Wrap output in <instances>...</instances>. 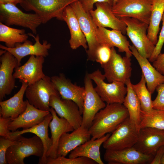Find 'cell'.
<instances>
[{
	"label": "cell",
	"instance_id": "cell-7",
	"mask_svg": "<svg viewBox=\"0 0 164 164\" xmlns=\"http://www.w3.org/2000/svg\"><path fill=\"white\" fill-rule=\"evenodd\" d=\"M139 129L129 119L121 123L103 143L105 149L117 150L133 147L136 142Z\"/></svg>",
	"mask_w": 164,
	"mask_h": 164
},
{
	"label": "cell",
	"instance_id": "cell-11",
	"mask_svg": "<svg viewBox=\"0 0 164 164\" xmlns=\"http://www.w3.org/2000/svg\"><path fill=\"white\" fill-rule=\"evenodd\" d=\"M111 55L108 62L101 66L105 78L109 83L118 82L125 84L131 76L132 68L130 57H122L114 48H111Z\"/></svg>",
	"mask_w": 164,
	"mask_h": 164
},
{
	"label": "cell",
	"instance_id": "cell-28",
	"mask_svg": "<svg viewBox=\"0 0 164 164\" xmlns=\"http://www.w3.org/2000/svg\"><path fill=\"white\" fill-rule=\"evenodd\" d=\"M49 111L52 116L49 125L52 145L46 157L55 158L57 157V148L60 138L64 133L72 132L74 129L66 119L59 117L53 108L50 107Z\"/></svg>",
	"mask_w": 164,
	"mask_h": 164
},
{
	"label": "cell",
	"instance_id": "cell-43",
	"mask_svg": "<svg viewBox=\"0 0 164 164\" xmlns=\"http://www.w3.org/2000/svg\"><path fill=\"white\" fill-rule=\"evenodd\" d=\"M164 153V145H163L157 150L150 164H161V161Z\"/></svg>",
	"mask_w": 164,
	"mask_h": 164
},
{
	"label": "cell",
	"instance_id": "cell-47",
	"mask_svg": "<svg viewBox=\"0 0 164 164\" xmlns=\"http://www.w3.org/2000/svg\"><path fill=\"white\" fill-rule=\"evenodd\" d=\"M114 0V4L113 5L115 4V3H116V2H117V1L118 0Z\"/></svg>",
	"mask_w": 164,
	"mask_h": 164
},
{
	"label": "cell",
	"instance_id": "cell-41",
	"mask_svg": "<svg viewBox=\"0 0 164 164\" xmlns=\"http://www.w3.org/2000/svg\"><path fill=\"white\" fill-rule=\"evenodd\" d=\"M80 1L84 9L88 13L93 9L94 4L97 3H107L112 6L114 4L113 0H80Z\"/></svg>",
	"mask_w": 164,
	"mask_h": 164
},
{
	"label": "cell",
	"instance_id": "cell-9",
	"mask_svg": "<svg viewBox=\"0 0 164 164\" xmlns=\"http://www.w3.org/2000/svg\"><path fill=\"white\" fill-rule=\"evenodd\" d=\"M152 2V0H118L112 10L119 18H133L149 25Z\"/></svg>",
	"mask_w": 164,
	"mask_h": 164
},
{
	"label": "cell",
	"instance_id": "cell-27",
	"mask_svg": "<svg viewBox=\"0 0 164 164\" xmlns=\"http://www.w3.org/2000/svg\"><path fill=\"white\" fill-rule=\"evenodd\" d=\"M130 48L132 55L136 59L141 69L147 88L152 94L157 86L164 83V75L150 64L148 59L141 56L133 45L131 46Z\"/></svg>",
	"mask_w": 164,
	"mask_h": 164
},
{
	"label": "cell",
	"instance_id": "cell-21",
	"mask_svg": "<svg viewBox=\"0 0 164 164\" xmlns=\"http://www.w3.org/2000/svg\"><path fill=\"white\" fill-rule=\"evenodd\" d=\"M91 137L89 129L82 125L70 133H64L59 141L57 157H65L75 148L90 140Z\"/></svg>",
	"mask_w": 164,
	"mask_h": 164
},
{
	"label": "cell",
	"instance_id": "cell-5",
	"mask_svg": "<svg viewBox=\"0 0 164 164\" xmlns=\"http://www.w3.org/2000/svg\"><path fill=\"white\" fill-rule=\"evenodd\" d=\"M0 22L8 26L14 25L29 29L35 34L42 23L36 14L24 12L16 5L9 3L0 4Z\"/></svg>",
	"mask_w": 164,
	"mask_h": 164
},
{
	"label": "cell",
	"instance_id": "cell-16",
	"mask_svg": "<svg viewBox=\"0 0 164 164\" xmlns=\"http://www.w3.org/2000/svg\"><path fill=\"white\" fill-rule=\"evenodd\" d=\"M163 145L164 130L145 127L139 129L137 140L133 147L143 154L154 156Z\"/></svg>",
	"mask_w": 164,
	"mask_h": 164
},
{
	"label": "cell",
	"instance_id": "cell-44",
	"mask_svg": "<svg viewBox=\"0 0 164 164\" xmlns=\"http://www.w3.org/2000/svg\"><path fill=\"white\" fill-rule=\"evenodd\" d=\"M22 0H0V4L11 3L16 5L20 4Z\"/></svg>",
	"mask_w": 164,
	"mask_h": 164
},
{
	"label": "cell",
	"instance_id": "cell-17",
	"mask_svg": "<svg viewBox=\"0 0 164 164\" xmlns=\"http://www.w3.org/2000/svg\"><path fill=\"white\" fill-rule=\"evenodd\" d=\"M60 118L66 119L76 129L81 126L82 115L79 107L71 100L63 99L60 96L52 95L49 103Z\"/></svg>",
	"mask_w": 164,
	"mask_h": 164
},
{
	"label": "cell",
	"instance_id": "cell-2",
	"mask_svg": "<svg viewBox=\"0 0 164 164\" xmlns=\"http://www.w3.org/2000/svg\"><path fill=\"white\" fill-rule=\"evenodd\" d=\"M43 149L42 141L37 135L27 138L19 135L8 149L6 159L9 164H24V159L27 157L34 155L41 158Z\"/></svg>",
	"mask_w": 164,
	"mask_h": 164
},
{
	"label": "cell",
	"instance_id": "cell-30",
	"mask_svg": "<svg viewBox=\"0 0 164 164\" xmlns=\"http://www.w3.org/2000/svg\"><path fill=\"white\" fill-rule=\"evenodd\" d=\"M164 12V0H152L150 20L147 36L155 45L158 41L159 26Z\"/></svg>",
	"mask_w": 164,
	"mask_h": 164
},
{
	"label": "cell",
	"instance_id": "cell-36",
	"mask_svg": "<svg viewBox=\"0 0 164 164\" xmlns=\"http://www.w3.org/2000/svg\"><path fill=\"white\" fill-rule=\"evenodd\" d=\"M111 55V48L103 44H100L97 49L95 54V61L101 66L108 63Z\"/></svg>",
	"mask_w": 164,
	"mask_h": 164
},
{
	"label": "cell",
	"instance_id": "cell-25",
	"mask_svg": "<svg viewBox=\"0 0 164 164\" xmlns=\"http://www.w3.org/2000/svg\"><path fill=\"white\" fill-rule=\"evenodd\" d=\"M20 81L22 84L18 92L9 99L0 101V116L10 118L13 120L25 110L28 101H23V98L28 85L27 83L24 81Z\"/></svg>",
	"mask_w": 164,
	"mask_h": 164
},
{
	"label": "cell",
	"instance_id": "cell-10",
	"mask_svg": "<svg viewBox=\"0 0 164 164\" xmlns=\"http://www.w3.org/2000/svg\"><path fill=\"white\" fill-rule=\"evenodd\" d=\"M89 76L96 84V91L104 102L107 104L123 103L127 90L125 84L118 82L106 83L104 74L99 69L89 73Z\"/></svg>",
	"mask_w": 164,
	"mask_h": 164
},
{
	"label": "cell",
	"instance_id": "cell-37",
	"mask_svg": "<svg viewBox=\"0 0 164 164\" xmlns=\"http://www.w3.org/2000/svg\"><path fill=\"white\" fill-rule=\"evenodd\" d=\"M162 26L158 37V41L155 45V49L150 57L148 59L149 62H153L158 56L161 53V51L164 43V12L162 20Z\"/></svg>",
	"mask_w": 164,
	"mask_h": 164
},
{
	"label": "cell",
	"instance_id": "cell-8",
	"mask_svg": "<svg viewBox=\"0 0 164 164\" xmlns=\"http://www.w3.org/2000/svg\"><path fill=\"white\" fill-rule=\"evenodd\" d=\"M70 5L76 15L87 41L88 47L86 51L87 60L94 61L96 50L100 44L97 36V27L93 22L90 13L84 9L80 1L73 2Z\"/></svg>",
	"mask_w": 164,
	"mask_h": 164
},
{
	"label": "cell",
	"instance_id": "cell-22",
	"mask_svg": "<svg viewBox=\"0 0 164 164\" xmlns=\"http://www.w3.org/2000/svg\"><path fill=\"white\" fill-rule=\"evenodd\" d=\"M50 113V111L36 108L28 101L25 110L17 117L11 120L9 129L15 132L19 128L26 129L31 128L42 122Z\"/></svg>",
	"mask_w": 164,
	"mask_h": 164
},
{
	"label": "cell",
	"instance_id": "cell-13",
	"mask_svg": "<svg viewBox=\"0 0 164 164\" xmlns=\"http://www.w3.org/2000/svg\"><path fill=\"white\" fill-rule=\"evenodd\" d=\"M34 38L35 43H32L29 40H27L22 43H16L14 47L10 48L0 45V48L9 51L13 55L18 61V67L21 65L22 59L29 55L42 56L46 57L49 55V50L51 47V44L46 40H44L41 43L39 41V37L38 34L36 36L31 33H29Z\"/></svg>",
	"mask_w": 164,
	"mask_h": 164
},
{
	"label": "cell",
	"instance_id": "cell-39",
	"mask_svg": "<svg viewBox=\"0 0 164 164\" xmlns=\"http://www.w3.org/2000/svg\"><path fill=\"white\" fill-rule=\"evenodd\" d=\"M157 94L152 101L153 109L164 110V83L157 86L156 88Z\"/></svg>",
	"mask_w": 164,
	"mask_h": 164
},
{
	"label": "cell",
	"instance_id": "cell-1",
	"mask_svg": "<svg viewBox=\"0 0 164 164\" xmlns=\"http://www.w3.org/2000/svg\"><path fill=\"white\" fill-rule=\"evenodd\" d=\"M128 117V111L123 104H107L96 114L89 128L91 139L100 138L112 133Z\"/></svg>",
	"mask_w": 164,
	"mask_h": 164
},
{
	"label": "cell",
	"instance_id": "cell-45",
	"mask_svg": "<svg viewBox=\"0 0 164 164\" xmlns=\"http://www.w3.org/2000/svg\"><path fill=\"white\" fill-rule=\"evenodd\" d=\"M6 51H7L6 50L1 49V50H0V56L3 55L4 53H5Z\"/></svg>",
	"mask_w": 164,
	"mask_h": 164
},
{
	"label": "cell",
	"instance_id": "cell-46",
	"mask_svg": "<svg viewBox=\"0 0 164 164\" xmlns=\"http://www.w3.org/2000/svg\"><path fill=\"white\" fill-rule=\"evenodd\" d=\"M161 164H164V153L161 159Z\"/></svg>",
	"mask_w": 164,
	"mask_h": 164
},
{
	"label": "cell",
	"instance_id": "cell-4",
	"mask_svg": "<svg viewBox=\"0 0 164 164\" xmlns=\"http://www.w3.org/2000/svg\"><path fill=\"white\" fill-rule=\"evenodd\" d=\"M120 18L126 26V34L133 45L141 56L149 59L155 47L147 36L149 25L133 18Z\"/></svg>",
	"mask_w": 164,
	"mask_h": 164
},
{
	"label": "cell",
	"instance_id": "cell-15",
	"mask_svg": "<svg viewBox=\"0 0 164 164\" xmlns=\"http://www.w3.org/2000/svg\"><path fill=\"white\" fill-rule=\"evenodd\" d=\"M154 156L145 155L133 147L117 150L106 149L104 159L108 164L150 163Z\"/></svg>",
	"mask_w": 164,
	"mask_h": 164
},
{
	"label": "cell",
	"instance_id": "cell-35",
	"mask_svg": "<svg viewBox=\"0 0 164 164\" xmlns=\"http://www.w3.org/2000/svg\"><path fill=\"white\" fill-rule=\"evenodd\" d=\"M94 160L84 157L66 158L60 156L55 158L47 157L46 164H97Z\"/></svg>",
	"mask_w": 164,
	"mask_h": 164
},
{
	"label": "cell",
	"instance_id": "cell-6",
	"mask_svg": "<svg viewBox=\"0 0 164 164\" xmlns=\"http://www.w3.org/2000/svg\"><path fill=\"white\" fill-rule=\"evenodd\" d=\"M29 102L40 110L49 111V103L52 95L60 96L52 82L51 77L46 76L35 83L28 85L25 92Z\"/></svg>",
	"mask_w": 164,
	"mask_h": 164
},
{
	"label": "cell",
	"instance_id": "cell-32",
	"mask_svg": "<svg viewBox=\"0 0 164 164\" xmlns=\"http://www.w3.org/2000/svg\"><path fill=\"white\" fill-rule=\"evenodd\" d=\"M28 38L25 29L11 28L0 22V41L5 43L6 47L14 48L16 43H23Z\"/></svg>",
	"mask_w": 164,
	"mask_h": 164
},
{
	"label": "cell",
	"instance_id": "cell-31",
	"mask_svg": "<svg viewBox=\"0 0 164 164\" xmlns=\"http://www.w3.org/2000/svg\"><path fill=\"white\" fill-rule=\"evenodd\" d=\"M125 84L127 90L123 104L128 111L130 121L139 129L141 111L140 102L132 89L130 79Z\"/></svg>",
	"mask_w": 164,
	"mask_h": 164
},
{
	"label": "cell",
	"instance_id": "cell-19",
	"mask_svg": "<svg viewBox=\"0 0 164 164\" xmlns=\"http://www.w3.org/2000/svg\"><path fill=\"white\" fill-rule=\"evenodd\" d=\"M52 82L59 93L61 98L73 101L78 105L82 115L84 87L73 84L63 73L51 77Z\"/></svg>",
	"mask_w": 164,
	"mask_h": 164
},
{
	"label": "cell",
	"instance_id": "cell-40",
	"mask_svg": "<svg viewBox=\"0 0 164 164\" xmlns=\"http://www.w3.org/2000/svg\"><path fill=\"white\" fill-rule=\"evenodd\" d=\"M12 120L10 118L0 117V135L6 138H14L10 136L11 132L9 129V125Z\"/></svg>",
	"mask_w": 164,
	"mask_h": 164
},
{
	"label": "cell",
	"instance_id": "cell-24",
	"mask_svg": "<svg viewBox=\"0 0 164 164\" xmlns=\"http://www.w3.org/2000/svg\"><path fill=\"white\" fill-rule=\"evenodd\" d=\"M62 17L63 21L66 23L70 30V37L69 43L70 48L73 50H76L81 46L87 51L88 47L86 38L70 5L65 8Z\"/></svg>",
	"mask_w": 164,
	"mask_h": 164
},
{
	"label": "cell",
	"instance_id": "cell-3",
	"mask_svg": "<svg viewBox=\"0 0 164 164\" xmlns=\"http://www.w3.org/2000/svg\"><path fill=\"white\" fill-rule=\"evenodd\" d=\"M80 0H22L21 6L26 11H33L40 18L42 23L45 24L56 18L63 21L62 14L65 8Z\"/></svg>",
	"mask_w": 164,
	"mask_h": 164
},
{
	"label": "cell",
	"instance_id": "cell-18",
	"mask_svg": "<svg viewBox=\"0 0 164 164\" xmlns=\"http://www.w3.org/2000/svg\"><path fill=\"white\" fill-rule=\"evenodd\" d=\"M0 101H1L6 95L11 94L15 87V79L13 72L14 69L18 67V61L13 55L7 51L0 56Z\"/></svg>",
	"mask_w": 164,
	"mask_h": 164
},
{
	"label": "cell",
	"instance_id": "cell-12",
	"mask_svg": "<svg viewBox=\"0 0 164 164\" xmlns=\"http://www.w3.org/2000/svg\"><path fill=\"white\" fill-rule=\"evenodd\" d=\"M92 81L89 73L86 72L84 80L85 91L81 125L88 129L96 114L106 105L93 87Z\"/></svg>",
	"mask_w": 164,
	"mask_h": 164
},
{
	"label": "cell",
	"instance_id": "cell-14",
	"mask_svg": "<svg viewBox=\"0 0 164 164\" xmlns=\"http://www.w3.org/2000/svg\"><path fill=\"white\" fill-rule=\"evenodd\" d=\"M96 9L89 13L97 27H108L119 30L124 34L126 33V26L121 19L113 13L112 6L108 3L98 2L95 4Z\"/></svg>",
	"mask_w": 164,
	"mask_h": 164
},
{
	"label": "cell",
	"instance_id": "cell-23",
	"mask_svg": "<svg viewBox=\"0 0 164 164\" xmlns=\"http://www.w3.org/2000/svg\"><path fill=\"white\" fill-rule=\"evenodd\" d=\"M97 36L100 44L106 45L111 48L116 47L120 52H125V56L131 57L132 56L131 46L126 37L119 30H110L104 27H97Z\"/></svg>",
	"mask_w": 164,
	"mask_h": 164
},
{
	"label": "cell",
	"instance_id": "cell-42",
	"mask_svg": "<svg viewBox=\"0 0 164 164\" xmlns=\"http://www.w3.org/2000/svg\"><path fill=\"white\" fill-rule=\"evenodd\" d=\"M153 66L161 74L164 75V53H160L153 62Z\"/></svg>",
	"mask_w": 164,
	"mask_h": 164
},
{
	"label": "cell",
	"instance_id": "cell-38",
	"mask_svg": "<svg viewBox=\"0 0 164 164\" xmlns=\"http://www.w3.org/2000/svg\"><path fill=\"white\" fill-rule=\"evenodd\" d=\"M16 137L8 138L1 137L0 138V164H7L5 155L9 148L12 144Z\"/></svg>",
	"mask_w": 164,
	"mask_h": 164
},
{
	"label": "cell",
	"instance_id": "cell-26",
	"mask_svg": "<svg viewBox=\"0 0 164 164\" xmlns=\"http://www.w3.org/2000/svg\"><path fill=\"white\" fill-rule=\"evenodd\" d=\"M52 119V115L50 113L39 124L27 129H23L20 131L12 132L10 133V136L12 138L25 133H31L35 134L40 138L43 145L44 150L43 155L40 158L38 164H46V155L52 145V140L49 137L48 133V127Z\"/></svg>",
	"mask_w": 164,
	"mask_h": 164
},
{
	"label": "cell",
	"instance_id": "cell-20",
	"mask_svg": "<svg viewBox=\"0 0 164 164\" xmlns=\"http://www.w3.org/2000/svg\"><path fill=\"white\" fill-rule=\"evenodd\" d=\"M44 57L31 55L23 65L15 69L13 76L15 79L27 83L28 85L33 84L46 75L43 70Z\"/></svg>",
	"mask_w": 164,
	"mask_h": 164
},
{
	"label": "cell",
	"instance_id": "cell-33",
	"mask_svg": "<svg viewBox=\"0 0 164 164\" xmlns=\"http://www.w3.org/2000/svg\"><path fill=\"white\" fill-rule=\"evenodd\" d=\"M145 127L164 130V110L153 109L148 112L141 111L139 129Z\"/></svg>",
	"mask_w": 164,
	"mask_h": 164
},
{
	"label": "cell",
	"instance_id": "cell-34",
	"mask_svg": "<svg viewBox=\"0 0 164 164\" xmlns=\"http://www.w3.org/2000/svg\"><path fill=\"white\" fill-rule=\"evenodd\" d=\"M146 82L142 74L140 81L137 84H132L133 89L136 94L139 101L141 111L148 112L153 109L152 94L146 86Z\"/></svg>",
	"mask_w": 164,
	"mask_h": 164
},
{
	"label": "cell",
	"instance_id": "cell-29",
	"mask_svg": "<svg viewBox=\"0 0 164 164\" xmlns=\"http://www.w3.org/2000/svg\"><path fill=\"white\" fill-rule=\"evenodd\" d=\"M111 135L108 133L100 138L86 141L70 152L69 158L84 157L94 160L98 164H104L100 156V148Z\"/></svg>",
	"mask_w": 164,
	"mask_h": 164
}]
</instances>
